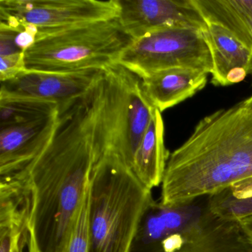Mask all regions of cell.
<instances>
[{"instance_id": "6da1fadb", "label": "cell", "mask_w": 252, "mask_h": 252, "mask_svg": "<svg viewBox=\"0 0 252 252\" xmlns=\"http://www.w3.org/2000/svg\"><path fill=\"white\" fill-rule=\"evenodd\" d=\"M101 96L95 88L60 109L52 140L29 172L36 252H68L95 163L94 130Z\"/></svg>"}, {"instance_id": "7a4b0ae2", "label": "cell", "mask_w": 252, "mask_h": 252, "mask_svg": "<svg viewBox=\"0 0 252 252\" xmlns=\"http://www.w3.org/2000/svg\"><path fill=\"white\" fill-rule=\"evenodd\" d=\"M252 177V112L241 102L206 116L169 155L160 203L212 195Z\"/></svg>"}, {"instance_id": "3957f363", "label": "cell", "mask_w": 252, "mask_h": 252, "mask_svg": "<svg viewBox=\"0 0 252 252\" xmlns=\"http://www.w3.org/2000/svg\"><path fill=\"white\" fill-rule=\"evenodd\" d=\"M129 252H252V242L239 220L213 212L209 196L178 205L153 200Z\"/></svg>"}, {"instance_id": "277c9868", "label": "cell", "mask_w": 252, "mask_h": 252, "mask_svg": "<svg viewBox=\"0 0 252 252\" xmlns=\"http://www.w3.org/2000/svg\"><path fill=\"white\" fill-rule=\"evenodd\" d=\"M153 200L152 189L117 156H102L90 178L88 252H129L140 220Z\"/></svg>"}, {"instance_id": "5b68a950", "label": "cell", "mask_w": 252, "mask_h": 252, "mask_svg": "<svg viewBox=\"0 0 252 252\" xmlns=\"http://www.w3.org/2000/svg\"><path fill=\"white\" fill-rule=\"evenodd\" d=\"M134 39L117 18L52 32H38L25 51L26 70L70 73L118 64Z\"/></svg>"}, {"instance_id": "8992f818", "label": "cell", "mask_w": 252, "mask_h": 252, "mask_svg": "<svg viewBox=\"0 0 252 252\" xmlns=\"http://www.w3.org/2000/svg\"><path fill=\"white\" fill-rule=\"evenodd\" d=\"M154 109L139 76L120 64L105 69L94 130L95 163L110 153L130 169Z\"/></svg>"}, {"instance_id": "52a82bcc", "label": "cell", "mask_w": 252, "mask_h": 252, "mask_svg": "<svg viewBox=\"0 0 252 252\" xmlns=\"http://www.w3.org/2000/svg\"><path fill=\"white\" fill-rule=\"evenodd\" d=\"M118 64L141 79L171 69L212 73V56L201 31L187 28L159 29L135 39Z\"/></svg>"}, {"instance_id": "ba28073f", "label": "cell", "mask_w": 252, "mask_h": 252, "mask_svg": "<svg viewBox=\"0 0 252 252\" xmlns=\"http://www.w3.org/2000/svg\"><path fill=\"white\" fill-rule=\"evenodd\" d=\"M119 0H0V23L52 32L119 17Z\"/></svg>"}, {"instance_id": "9c48e42d", "label": "cell", "mask_w": 252, "mask_h": 252, "mask_svg": "<svg viewBox=\"0 0 252 252\" xmlns=\"http://www.w3.org/2000/svg\"><path fill=\"white\" fill-rule=\"evenodd\" d=\"M104 70L53 73L26 70L1 82L0 96L33 98L66 107L91 93L103 77Z\"/></svg>"}, {"instance_id": "30bf717a", "label": "cell", "mask_w": 252, "mask_h": 252, "mask_svg": "<svg viewBox=\"0 0 252 252\" xmlns=\"http://www.w3.org/2000/svg\"><path fill=\"white\" fill-rule=\"evenodd\" d=\"M60 110L51 116L0 128V181L26 179L48 147Z\"/></svg>"}, {"instance_id": "8fae6325", "label": "cell", "mask_w": 252, "mask_h": 252, "mask_svg": "<svg viewBox=\"0 0 252 252\" xmlns=\"http://www.w3.org/2000/svg\"><path fill=\"white\" fill-rule=\"evenodd\" d=\"M117 17L134 40L159 29L187 28L201 31L207 23L191 0H119Z\"/></svg>"}, {"instance_id": "7c38bea8", "label": "cell", "mask_w": 252, "mask_h": 252, "mask_svg": "<svg viewBox=\"0 0 252 252\" xmlns=\"http://www.w3.org/2000/svg\"><path fill=\"white\" fill-rule=\"evenodd\" d=\"M33 192L29 178L0 181V252H27Z\"/></svg>"}, {"instance_id": "4fadbf2b", "label": "cell", "mask_w": 252, "mask_h": 252, "mask_svg": "<svg viewBox=\"0 0 252 252\" xmlns=\"http://www.w3.org/2000/svg\"><path fill=\"white\" fill-rule=\"evenodd\" d=\"M202 32L212 56V84L234 85L252 73V51L232 33L215 24Z\"/></svg>"}, {"instance_id": "5bb4252c", "label": "cell", "mask_w": 252, "mask_h": 252, "mask_svg": "<svg viewBox=\"0 0 252 252\" xmlns=\"http://www.w3.org/2000/svg\"><path fill=\"white\" fill-rule=\"evenodd\" d=\"M207 76L200 70L176 68L153 73L141 80L146 96L162 113L203 89Z\"/></svg>"}, {"instance_id": "9a60e30c", "label": "cell", "mask_w": 252, "mask_h": 252, "mask_svg": "<svg viewBox=\"0 0 252 252\" xmlns=\"http://www.w3.org/2000/svg\"><path fill=\"white\" fill-rule=\"evenodd\" d=\"M169 155L165 147L161 113L155 108L129 170L141 184L152 189L162 184Z\"/></svg>"}, {"instance_id": "2e32d148", "label": "cell", "mask_w": 252, "mask_h": 252, "mask_svg": "<svg viewBox=\"0 0 252 252\" xmlns=\"http://www.w3.org/2000/svg\"><path fill=\"white\" fill-rule=\"evenodd\" d=\"M207 24L232 33L252 51V0H191Z\"/></svg>"}, {"instance_id": "e0dca14e", "label": "cell", "mask_w": 252, "mask_h": 252, "mask_svg": "<svg viewBox=\"0 0 252 252\" xmlns=\"http://www.w3.org/2000/svg\"><path fill=\"white\" fill-rule=\"evenodd\" d=\"M60 106L33 98L0 96V128L51 116Z\"/></svg>"}, {"instance_id": "ac0fdd59", "label": "cell", "mask_w": 252, "mask_h": 252, "mask_svg": "<svg viewBox=\"0 0 252 252\" xmlns=\"http://www.w3.org/2000/svg\"><path fill=\"white\" fill-rule=\"evenodd\" d=\"M211 209L220 217L229 220H240L252 215V197L239 199L234 197L230 187L209 195Z\"/></svg>"}, {"instance_id": "d6986e66", "label": "cell", "mask_w": 252, "mask_h": 252, "mask_svg": "<svg viewBox=\"0 0 252 252\" xmlns=\"http://www.w3.org/2000/svg\"><path fill=\"white\" fill-rule=\"evenodd\" d=\"M90 185L82 207L79 211L74 228L72 232L67 252H88L89 246V225H88V205Z\"/></svg>"}, {"instance_id": "ffe728a7", "label": "cell", "mask_w": 252, "mask_h": 252, "mask_svg": "<svg viewBox=\"0 0 252 252\" xmlns=\"http://www.w3.org/2000/svg\"><path fill=\"white\" fill-rule=\"evenodd\" d=\"M26 70L24 53L0 57V82L13 79Z\"/></svg>"}, {"instance_id": "44dd1931", "label": "cell", "mask_w": 252, "mask_h": 252, "mask_svg": "<svg viewBox=\"0 0 252 252\" xmlns=\"http://www.w3.org/2000/svg\"><path fill=\"white\" fill-rule=\"evenodd\" d=\"M234 197L239 199L252 197V177L235 183L230 187Z\"/></svg>"}, {"instance_id": "7402d4cb", "label": "cell", "mask_w": 252, "mask_h": 252, "mask_svg": "<svg viewBox=\"0 0 252 252\" xmlns=\"http://www.w3.org/2000/svg\"><path fill=\"white\" fill-rule=\"evenodd\" d=\"M239 220H240L243 229L245 230L252 242V215L242 218Z\"/></svg>"}, {"instance_id": "603a6c76", "label": "cell", "mask_w": 252, "mask_h": 252, "mask_svg": "<svg viewBox=\"0 0 252 252\" xmlns=\"http://www.w3.org/2000/svg\"><path fill=\"white\" fill-rule=\"evenodd\" d=\"M241 104L246 109V110H249V111L252 112V96L249 97V98H247V99L242 101Z\"/></svg>"}, {"instance_id": "cb8c5ba5", "label": "cell", "mask_w": 252, "mask_h": 252, "mask_svg": "<svg viewBox=\"0 0 252 252\" xmlns=\"http://www.w3.org/2000/svg\"><path fill=\"white\" fill-rule=\"evenodd\" d=\"M27 252H36V250H35L34 249V246H33V243H32V239H31L30 245H29V249H28Z\"/></svg>"}]
</instances>
